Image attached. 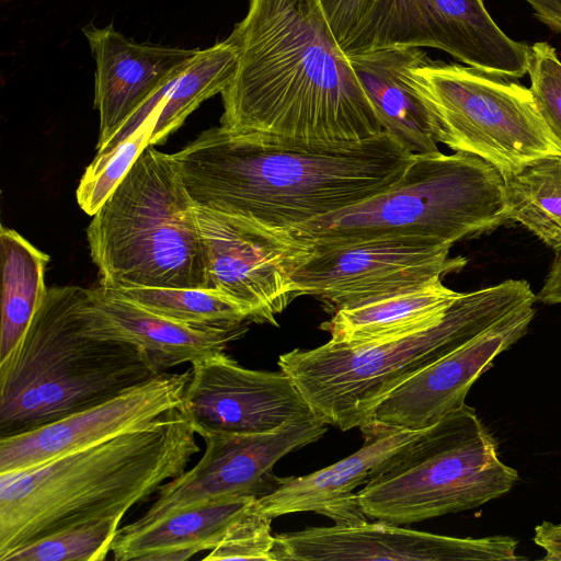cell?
<instances>
[{"label":"cell","instance_id":"6da1fadb","mask_svg":"<svg viewBox=\"0 0 561 561\" xmlns=\"http://www.w3.org/2000/svg\"><path fill=\"white\" fill-rule=\"evenodd\" d=\"M237 49L220 126L305 144L383 131L321 0H249L226 38Z\"/></svg>","mask_w":561,"mask_h":561},{"label":"cell","instance_id":"7a4b0ae2","mask_svg":"<svg viewBox=\"0 0 561 561\" xmlns=\"http://www.w3.org/2000/svg\"><path fill=\"white\" fill-rule=\"evenodd\" d=\"M413 154L386 130L305 144L219 126L172 157L195 205L298 228L388 190Z\"/></svg>","mask_w":561,"mask_h":561},{"label":"cell","instance_id":"3957f363","mask_svg":"<svg viewBox=\"0 0 561 561\" xmlns=\"http://www.w3.org/2000/svg\"><path fill=\"white\" fill-rule=\"evenodd\" d=\"M183 408L150 425L0 473V561L61 528L122 515L185 471L199 451Z\"/></svg>","mask_w":561,"mask_h":561},{"label":"cell","instance_id":"277c9868","mask_svg":"<svg viewBox=\"0 0 561 561\" xmlns=\"http://www.w3.org/2000/svg\"><path fill=\"white\" fill-rule=\"evenodd\" d=\"M524 279L461 295L437 323L394 339L346 344L329 341L278 358L312 412L341 431L371 421L377 405L397 387L462 346L506 314L535 304Z\"/></svg>","mask_w":561,"mask_h":561},{"label":"cell","instance_id":"5b68a950","mask_svg":"<svg viewBox=\"0 0 561 561\" xmlns=\"http://www.w3.org/2000/svg\"><path fill=\"white\" fill-rule=\"evenodd\" d=\"M87 288H48L22 342L0 363V437L27 432L162 373L136 346L80 330Z\"/></svg>","mask_w":561,"mask_h":561},{"label":"cell","instance_id":"8992f818","mask_svg":"<svg viewBox=\"0 0 561 561\" xmlns=\"http://www.w3.org/2000/svg\"><path fill=\"white\" fill-rule=\"evenodd\" d=\"M194 206L172 154L146 148L87 229L101 286L207 288Z\"/></svg>","mask_w":561,"mask_h":561},{"label":"cell","instance_id":"52a82bcc","mask_svg":"<svg viewBox=\"0 0 561 561\" xmlns=\"http://www.w3.org/2000/svg\"><path fill=\"white\" fill-rule=\"evenodd\" d=\"M506 221L503 174L478 156L413 154L401 178L378 195L297 229L314 244L415 237L450 244Z\"/></svg>","mask_w":561,"mask_h":561},{"label":"cell","instance_id":"ba28073f","mask_svg":"<svg viewBox=\"0 0 561 561\" xmlns=\"http://www.w3.org/2000/svg\"><path fill=\"white\" fill-rule=\"evenodd\" d=\"M518 478L476 410L463 404L378 465L357 497L367 517L404 525L478 507Z\"/></svg>","mask_w":561,"mask_h":561},{"label":"cell","instance_id":"9c48e42d","mask_svg":"<svg viewBox=\"0 0 561 561\" xmlns=\"http://www.w3.org/2000/svg\"><path fill=\"white\" fill-rule=\"evenodd\" d=\"M412 79L435 115L438 142L480 157L503 176L541 157L561 153L524 85L431 59L413 69Z\"/></svg>","mask_w":561,"mask_h":561},{"label":"cell","instance_id":"30bf717a","mask_svg":"<svg viewBox=\"0 0 561 561\" xmlns=\"http://www.w3.org/2000/svg\"><path fill=\"white\" fill-rule=\"evenodd\" d=\"M394 47H432L469 67L518 79L529 47L508 37L483 0H370L341 43L346 55Z\"/></svg>","mask_w":561,"mask_h":561},{"label":"cell","instance_id":"8fae6325","mask_svg":"<svg viewBox=\"0 0 561 561\" xmlns=\"http://www.w3.org/2000/svg\"><path fill=\"white\" fill-rule=\"evenodd\" d=\"M207 288L236 302L249 321L277 325L296 297L293 276L314 251L297 228L194 206Z\"/></svg>","mask_w":561,"mask_h":561},{"label":"cell","instance_id":"7c38bea8","mask_svg":"<svg viewBox=\"0 0 561 561\" xmlns=\"http://www.w3.org/2000/svg\"><path fill=\"white\" fill-rule=\"evenodd\" d=\"M450 244L415 237H383L342 244H314L293 276L296 297L314 296L335 310L424 286L461 271L463 256Z\"/></svg>","mask_w":561,"mask_h":561},{"label":"cell","instance_id":"4fadbf2b","mask_svg":"<svg viewBox=\"0 0 561 561\" xmlns=\"http://www.w3.org/2000/svg\"><path fill=\"white\" fill-rule=\"evenodd\" d=\"M327 425L312 414L267 433L204 435L206 448L201 460L161 484L150 508L121 529L136 530L173 512L213 500L260 499L272 493L280 482V477L273 473V466L287 454L321 438Z\"/></svg>","mask_w":561,"mask_h":561},{"label":"cell","instance_id":"5bb4252c","mask_svg":"<svg viewBox=\"0 0 561 561\" xmlns=\"http://www.w3.org/2000/svg\"><path fill=\"white\" fill-rule=\"evenodd\" d=\"M191 368L162 371L119 393L19 434L0 437V473L44 465L68 453L144 428L182 408Z\"/></svg>","mask_w":561,"mask_h":561},{"label":"cell","instance_id":"9a60e30c","mask_svg":"<svg viewBox=\"0 0 561 561\" xmlns=\"http://www.w3.org/2000/svg\"><path fill=\"white\" fill-rule=\"evenodd\" d=\"M182 408L202 437L273 432L314 414L286 373L245 368L225 352L191 364Z\"/></svg>","mask_w":561,"mask_h":561},{"label":"cell","instance_id":"2e32d148","mask_svg":"<svg viewBox=\"0 0 561 561\" xmlns=\"http://www.w3.org/2000/svg\"><path fill=\"white\" fill-rule=\"evenodd\" d=\"M275 561L519 560L510 536L458 538L382 520L356 526L308 527L275 537Z\"/></svg>","mask_w":561,"mask_h":561},{"label":"cell","instance_id":"e0dca14e","mask_svg":"<svg viewBox=\"0 0 561 561\" xmlns=\"http://www.w3.org/2000/svg\"><path fill=\"white\" fill-rule=\"evenodd\" d=\"M534 317V304L506 314L397 387L377 405L371 421L420 431L458 410L474 381L527 333Z\"/></svg>","mask_w":561,"mask_h":561},{"label":"cell","instance_id":"ac0fdd59","mask_svg":"<svg viewBox=\"0 0 561 561\" xmlns=\"http://www.w3.org/2000/svg\"><path fill=\"white\" fill-rule=\"evenodd\" d=\"M82 33L95 61L94 107L100 115L96 149L151 94L181 73L199 50L136 42L112 24H88Z\"/></svg>","mask_w":561,"mask_h":561},{"label":"cell","instance_id":"d6986e66","mask_svg":"<svg viewBox=\"0 0 561 561\" xmlns=\"http://www.w3.org/2000/svg\"><path fill=\"white\" fill-rule=\"evenodd\" d=\"M77 313L84 335L134 345L159 371L224 353L247 332L243 325L222 330L182 324L102 286L87 289Z\"/></svg>","mask_w":561,"mask_h":561},{"label":"cell","instance_id":"ffe728a7","mask_svg":"<svg viewBox=\"0 0 561 561\" xmlns=\"http://www.w3.org/2000/svg\"><path fill=\"white\" fill-rule=\"evenodd\" d=\"M359 428L364 443L357 451L306 476L280 477L275 491L256 500L260 511L272 519L290 513L314 512L331 518L336 526L366 523L367 516L355 489L364 485L378 465L423 430H407L377 421Z\"/></svg>","mask_w":561,"mask_h":561},{"label":"cell","instance_id":"44dd1931","mask_svg":"<svg viewBox=\"0 0 561 561\" xmlns=\"http://www.w3.org/2000/svg\"><path fill=\"white\" fill-rule=\"evenodd\" d=\"M346 56L383 130L414 154L438 152L435 115L412 79L427 55L420 48L394 47Z\"/></svg>","mask_w":561,"mask_h":561},{"label":"cell","instance_id":"7402d4cb","mask_svg":"<svg viewBox=\"0 0 561 561\" xmlns=\"http://www.w3.org/2000/svg\"><path fill=\"white\" fill-rule=\"evenodd\" d=\"M257 499L232 496L185 507L150 525L118 529L111 552L116 561H181L210 551L230 525Z\"/></svg>","mask_w":561,"mask_h":561},{"label":"cell","instance_id":"603a6c76","mask_svg":"<svg viewBox=\"0 0 561 561\" xmlns=\"http://www.w3.org/2000/svg\"><path fill=\"white\" fill-rule=\"evenodd\" d=\"M236 65L237 49L227 39L199 49L186 68L151 94L96 153L113 149L145 121L152 124L150 146L161 144L204 101L225 90Z\"/></svg>","mask_w":561,"mask_h":561},{"label":"cell","instance_id":"cb8c5ba5","mask_svg":"<svg viewBox=\"0 0 561 561\" xmlns=\"http://www.w3.org/2000/svg\"><path fill=\"white\" fill-rule=\"evenodd\" d=\"M460 295L438 278L421 287L340 308L321 329L337 343L394 339L437 323Z\"/></svg>","mask_w":561,"mask_h":561},{"label":"cell","instance_id":"d4e9b609","mask_svg":"<svg viewBox=\"0 0 561 561\" xmlns=\"http://www.w3.org/2000/svg\"><path fill=\"white\" fill-rule=\"evenodd\" d=\"M2 298L0 363L9 358L22 342L32 320L43 305L48 288L45 267L49 256L13 229L0 230Z\"/></svg>","mask_w":561,"mask_h":561},{"label":"cell","instance_id":"484cf974","mask_svg":"<svg viewBox=\"0 0 561 561\" xmlns=\"http://www.w3.org/2000/svg\"><path fill=\"white\" fill-rule=\"evenodd\" d=\"M506 220L518 222L561 253V153L504 175Z\"/></svg>","mask_w":561,"mask_h":561},{"label":"cell","instance_id":"4316f807","mask_svg":"<svg viewBox=\"0 0 561 561\" xmlns=\"http://www.w3.org/2000/svg\"><path fill=\"white\" fill-rule=\"evenodd\" d=\"M107 289L151 312L191 327L230 330L249 321L247 313L236 302L210 288Z\"/></svg>","mask_w":561,"mask_h":561},{"label":"cell","instance_id":"83f0119b","mask_svg":"<svg viewBox=\"0 0 561 561\" xmlns=\"http://www.w3.org/2000/svg\"><path fill=\"white\" fill-rule=\"evenodd\" d=\"M124 516L68 526L11 551L3 561H102Z\"/></svg>","mask_w":561,"mask_h":561},{"label":"cell","instance_id":"f1b7e54d","mask_svg":"<svg viewBox=\"0 0 561 561\" xmlns=\"http://www.w3.org/2000/svg\"><path fill=\"white\" fill-rule=\"evenodd\" d=\"M151 133V123L145 121L113 149L96 153L77 188V202L85 214L93 216L110 197L142 151L150 147Z\"/></svg>","mask_w":561,"mask_h":561},{"label":"cell","instance_id":"f546056e","mask_svg":"<svg viewBox=\"0 0 561 561\" xmlns=\"http://www.w3.org/2000/svg\"><path fill=\"white\" fill-rule=\"evenodd\" d=\"M271 523L272 518L260 511L255 500L203 560L275 561L276 538L272 536Z\"/></svg>","mask_w":561,"mask_h":561},{"label":"cell","instance_id":"4dcf8cb0","mask_svg":"<svg viewBox=\"0 0 561 561\" xmlns=\"http://www.w3.org/2000/svg\"><path fill=\"white\" fill-rule=\"evenodd\" d=\"M530 93L547 128L561 146V60L553 47L537 42L529 47Z\"/></svg>","mask_w":561,"mask_h":561},{"label":"cell","instance_id":"1f68e13d","mask_svg":"<svg viewBox=\"0 0 561 561\" xmlns=\"http://www.w3.org/2000/svg\"><path fill=\"white\" fill-rule=\"evenodd\" d=\"M370 0H321L330 26L341 43L352 31Z\"/></svg>","mask_w":561,"mask_h":561},{"label":"cell","instance_id":"d6a6232c","mask_svg":"<svg viewBox=\"0 0 561 561\" xmlns=\"http://www.w3.org/2000/svg\"><path fill=\"white\" fill-rule=\"evenodd\" d=\"M534 542L546 551L542 560L561 561V525L542 522L535 527Z\"/></svg>","mask_w":561,"mask_h":561},{"label":"cell","instance_id":"836d02e7","mask_svg":"<svg viewBox=\"0 0 561 561\" xmlns=\"http://www.w3.org/2000/svg\"><path fill=\"white\" fill-rule=\"evenodd\" d=\"M536 298L547 305L561 304V253L554 255V260Z\"/></svg>","mask_w":561,"mask_h":561},{"label":"cell","instance_id":"e575fe53","mask_svg":"<svg viewBox=\"0 0 561 561\" xmlns=\"http://www.w3.org/2000/svg\"><path fill=\"white\" fill-rule=\"evenodd\" d=\"M536 18L554 33H561V0H525Z\"/></svg>","mask_w":561,"mask_h":561}]
</instances>
